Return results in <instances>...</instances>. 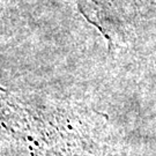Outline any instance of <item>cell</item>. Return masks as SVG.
<instances>
[{
  "mask_svg": "<svg viewBox=\"0 0 156 156\" xmlns=\"http://www.w3.org/2000/svg\"><path fill=\"white\" fill-rule=\"evenodd\" d=\"M2 1H5V0H0V2H2Z\"/></svg>",
  "mask_w": 156,
  "mask_h": 156,
  "instance_id": "1",
  "label": "cell"
}]
</instances>
